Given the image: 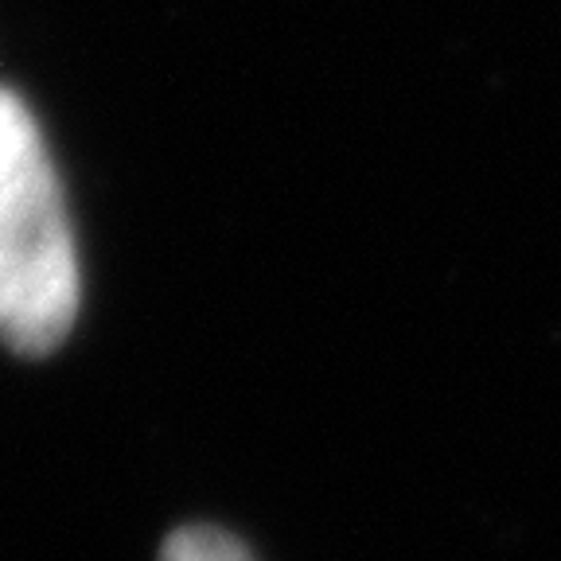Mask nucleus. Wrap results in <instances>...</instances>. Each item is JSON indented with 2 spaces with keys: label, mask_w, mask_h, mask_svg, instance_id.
I'll list each match as a JSON object with an SVG mask.
<instances>
[{
  "label": "nucleus",
  "mask_w": 561,
  "mask_h": 561,
  "mask_svg": "<svg viewBox=\"0 0 561 561\" xmlns=\"http://www.w3.org/2000/svg\"><path fill=\"white\" fill-rule=\"evenodd\" d=\"M79 316V254L44 133L0 90V343L47 355Z\"/></svg>",
  "instance_id": "obj_1"
},
{
  "label": "nucleus",
  "mask_w": 561,
  "mask_h": 561,
  "mask_svg": "<svg viewBox=\"0 0 561 561\" xmlns=\"http://www.w3.org/2000/svg\"><path fill=\"white\" fill-rule=\"evenodd\" d=\"M160 561H254L234 535L219 526H184L164 542Z\"/></svg>",
  "instance_id": "obj_2"
}]
</instances>
